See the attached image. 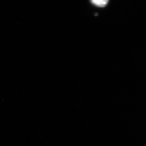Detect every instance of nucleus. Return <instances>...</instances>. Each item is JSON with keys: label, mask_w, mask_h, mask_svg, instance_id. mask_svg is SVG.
I'll return each mask as SVG.
<instances>
[{"label": "nucleus", "mask_w": 146, "mask_h": 146, "mask_svg": "<svg viewBox=\"0 0 146 146\" xmlns=\"http://www.w3.org/2000/svg\"><path fill=\"white\" fill-rule=\"evenodd\" d=\"M108 2L107 0H93L91 1L93 4L99 7H104L107 4Z\"/></svg>", "instance_id": "obj_1"}]
</instances>
